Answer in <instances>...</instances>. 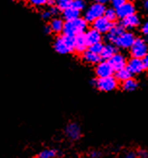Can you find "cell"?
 Here are the masks:
<instances>
[{"instance_id":"6da1fadb","label":"cell","mask_w":148,"mask_h":158,"mask_svg":"<svg viewBox=\"0 0 148 158\" xmlns=\"http://www.w3.org/2000/svg\"><path fill=\"white\" fill-rule=\"evenodd\" d=\"M75 46V36L59 34L53 41V50L59 54H69L74 52Z\"/></svg>"},{"instance_id":"7a4b0ae2","label":"cell","mask_w":148,"mask_h":158,"mask_svg":"<svg viewBox=\"0 0 148 158\" xmlns=\"http://www.w3.org/2000/svg\"><path fill=\"white\" fill-rule=\"evenodd\" d=\"M87 25H88V23L83 18L78 17L75 19L65 22L62 33L66 35L76 36L78 34L84 33L87 29Z\"/></svg>"},{"instance_id":"3957f363","label":"cell","mask_w":148,"mask_h":158,"mask_svg":"<svg viewBox=\"0 0 148 158\" xmlns=\"http://www.w3.org/2000/svg\"><path fill=\"white\" fill-rule=\"evenodd\" d=\"M94 85L98 90L102 92H110L115 90L118 86V81L113 76L105 77V78H97L93 81Z\"/></svg>"},{"instance_id":"277c9868","label":"cell","mask_w":148,"mask_h":158,"mask_svg":"<svg viewBox=\"0 0 148 158\" xmlns=\"http://www.w3.org/2000/svg\"><path fill=\"white\" fill-rule=\"evenodd\" d=\"M105 10H106L105 4H100V3L94 2L85 9L83 19L86 20L87 23H92L95 19L104 16Z\"/></svg>"},{"instance_id":"5b68a950","label":"cell","mask_w":148,"mask_h":158,"mask_svg":"<svg viewBox=\"0 0 148 158\" xmlns=\"http://www.w3.org/2000/svg\"><path fill=\"white\" fill-rule=\"evenodd\" d=\"M130 52L132 57L143 58L148 53V44L142 38H136L130 48Z\"/></svg>"},{"instance_id":"8992f818","label":"cell","mask_w":148,"mask_h":158,"mask_svg":"<svg viewBox=\"0 0 148 158\" xmlns=\"http://www.w3.org/2000/svg\"><path fill=\"white\" fill-rule=\"evenodd\" d=\"M64 134L67 137V139H69L70 141L73 142L78 141L82 136V127L79 126L78 123L75 121H71L69 123H67V125L65 126Z\"/></svg>"},{"instance_id":"52a82bcc","label":"cell","mask_w":148,"mask_h":158,"mask_svg":"<svg viewBox=\"0 0 148 158\" xmlns=\"http://www.w3.org/2000/svg\"><path fill=\"white\" fill-rule=\"evenodd\" d=\"M134 40H136V36H134V34L133 32L124 30L117 37V39L115 40V42L113 44L117 48H120V49L127 50V49H130L133 43L134 42Z\"/></svg>"},{"instance_id":"ba28073f","label":"cell","mask_w":148,"mask_h":158,"mask_svg":"<svg viewBox=\"0 0 148 158\" xmlns=\"http://www.w3.org/2000/svg\"><path fill=\"white\" fill-rule=\"evenodd\" d=\"M114 73V70L109 60H101L96 64L95 67V74L97 78H105L112 76Z\"/></svg>"},{"instance_id":"9c48e42d","label":"cell","mask_w":148,"mask_h":158,"mask_svg":"<svg viewBox=\"0 0 148 158\" xmlns=\"http://www.w3.org/2000/svg\"><path fill=\"white\" fill-rule=\"evenodd\" d=\"M126 67L131 72L132 75H138L140 73H142L145 69L143 59L138 57H132L131 59L128 60Z\"/></svg>"},{"instance_id":"30bf717a","label":"cell","mask_w":148,"mask_h":158,"mask_svg":"<svg viewBox=\"0 0 148 158\" xmlns=\"http://www.w3.org/2000/svg\"><path fill=\"white\" fill-rule=\"evenodd\" d=\"M113 25V23L107 20L104 16L101 17L97 19H95L92 23V27L94 29H96L99 31L101 34H106L109 32V30L111 28V26Z\"/></svg>"},{"instance_id":"8fae6325","label":"cell","mask_w":148,"mask_h":158,"mask_svg":"<svg viewBox=\"0 0 148 158\" xmlns=\"http://www.w3.org/2000/svg\"><path fill=\"white\" fill-rule=\"evenodd\" d=\"M116 10V14H117V18L119 19H124L130 15H133V14H136V6L131 1H126L121 5L120 7H118Z\"/></svg>"},{"instance_id":"7c38bea8","label":"cell","mask_w":148,"mask_h":158,"mask_svg":"<svg viewBox=\"0 0 148 158\" xmlns=\"http://www.w3.org/2000/svg\"><path fill=\"white\" fill-rule=\"evenodd\" d=\"M109 62L110 63V65L112 66L113 70L116 71L119 70L121 68L126 67L127 64V59L125 57L124 54L119 53V52H115L113 56L109 59Z\"/></svg>"},{"instance_id":"4fadbf2b","label":"cell","mask_w":148,"mask_h":158,"mask_svg":"<svg viewBox=\"0 0 148 158\" xmlns=\"http://www.w3.org/2000/svg\"><path fill=\"white\" fill-rule=\"evenodd\" d=\"M64 23H65V20L62 18H59L57 16L52 17L49 22V25L51 29V33L56 34V35L61 34L63 32Z\"/></svg>"},{"instance_id":"5bb4252c","label":"cell","mask_w":148,"mask_h":158,"mask_svg":"<svg viewBox=\"0 0 148 158\" xmlns=\"http://www.w3.org/2000/svg\"><path fill=\"white\" fill-rule=\"evenodd\" d=\"M88 49L84 33H80L75 36V46H74V52L82 54L84 51Z\"/></svg>"},{"instance_id":"9a60e30c","label":"cell","mask_w":148,"mask_h":158,"mask_svg":"<svg viewBox=\"0 0 148 158\" xmlns=\"http://www.w3.org/2000/svg\"><path fill=\"white\" fill-rule=\"evenodd\" d=\"M84 36H85L86 42L88 46L96 44V43H100V42H102V40H103L102 34H101L99 31H97L96 29H94L93 27L85 31Z\"/></svg>"},{"instance_id":"2e32d148","label":"cell","mask_w":148,"mask_h":158,"mask_svg":"<svg viewBox=\"0 0 148 158\" xmlns=\"http://www.w3.org/2000/svg\"><path fill=\"white\" fill-rule=\"evenodd\" d=\"M139 23H140L139 18L136 14H133V15H130L122 19V22H121L120 24L124 27V29H134V28H136V27H138Z\"/></svg>"},{"instance_id":"e0dca14e","label":"cell","mask_w":148,"mask_h":158,"mask_svg":"<svg viewBox=\"0 0 148 158\" xmlns=\"http://www.w3.org/2000/svg\"><path fill=\"white\" fill-rule=\"evenodd\" d=\"M82 59L87 64L94 65V64H97L99 61H101V59H102V58H101L100 54L93 52L90 50L87 49L86 51H84L82 53Z\"/></svg>"},{"instance_id":"ac0fdd59","label":"cell","mask_w":148,"mask_h":158,"mask_svg":"<svg viewBox=\"0 0 148 158\" xmlns=\"http://www.w3.org/2000/svg\"><path fill=\"white\" fill-rule=\"evenodd\" d=\"M124 27L121 24H113L111 26V28L109 30V32L106 33V40L109 41L110 43H114L117 37L120 35L121 33L124 31Z\"/></svg>"},{"instance_id":"d6986e66","label":"cell","mask_w":148,"mask_h":158,"mask_svg":"<svg viewBox=\"0 0 148 158\" xmlns=\"http://www.w3.org/2000/svg\"><path fill=\"white\" fill-rule=\"evenodd\" d=\"M61 152L57 148H44L39 152L34 158H57L61 156Z\"/></svg>"},{"instance_id":"ffe728a7","label":"cell","mask_w":148,"mask_h":158,"mask_svg":"<svg viewBox=\"0 0 148 158\" xmlns=\"http://www.w3.org/2000/svg\"><path fill=\"white\" fill-rule=\"evenodd\" d=\"M115 52H117L116 46L112 43H107V44L104 45L103 50L100 53V56L104 60H109Z\"/></svg>"},{"instance_id":"44dd1931","label":"cell","mask_w":148,"mask_h":158,"mask_svg":"<svg viewBox=\"0 0 148 158\" xmlns=\"http://www.w3.org/2000/svg\"><path fill=\"white\" fill-rule=\"evenodd\" d=\"M62 12V19L67 22V20H72V19H75L78 17H80V11L75 9L74 7H69V8H67Z\"/></svg>"},{"instance_id":"7402d4cb","label":"cell","mask_w":148,"mask_h":158,"mask_svg":"<svg viewBox=\"0 0 148 158\" xmlns=\"http://www.w3.org/2000/svg\"><path fill=\"white\" fill-rule=\"evenodd\" d=\"M138 81L133 79L132 77L129 78L128 80L122 81V89L125 91H128V92H132V91H134L136 89L138 88Z\"/></svg>"},{"instance_id":"603a6c76","label":"cell","mask_w":148,"mask_h":158,"mask_svg":"<svg viewBox=\"0 0 148 158\" xmlns=\"http://www.w3.org/2000/svg\"><path fill=\"white\" fill-rule=\"evenodd\" d=\"M131 77H132L131 72L127 69V67H124V68H121V69L115 71V77L114 78H115L118 81H124Z\"/></svg>"},{"instance_id":"cb8c5ba5","label":"cell","mask_w":148,"mask_h":158,"mask_svg":"<svg viewBox=\"0 0 148 158\" xmlns=\"http://www.w3.org/2000/svg\"><path fill=\"white\" fill-rule=\"evenodd\" d=\"M104 17L111 23H114L118 19L117 14H116V10L114 9L113 7H111V8H106L105 13H104Z\"/></svg>"},{"instance_id":"d4e9b609","label":"cell","mask_w":148,"mask_h":158,"mask_svg":"<svg viewBox=\"0 0 148 158\" xmlns=\"http://www.w3.org/2000/svg\"><path fill=\"white\" fill-rule=\"evenodd\" d=\"M26 3H27L32 8H43V7L46 6L48 4V0H25Z\"/></svg>"},{"instance_id":"484cf974","label":"cell","mask_w":148,"mask_h":158,"mask_svg":"<svg viewBox=\"0 0 148 158\" xmlns=\"http://www.w3.org/2000/svg\"><path fill=\"white\" fill-rule=\"evenodd\" d=\"M73 0H55V6L59 9V11H63L72 6Z\"/></svg>"},{"instance_id":"4316f807","label":"cell","mask_w":148,"mask_h":158,"mask_svg":"<svg viewBox=\"0 0 148 158\" xmlns=\"http://www.w3.org/2000/svg\"><path fill=\"white\" fill-rule=\"evenodd\" d=\"M72 7L78 11H83L86 7V2L85 0H73L72 1Z\"/></svg>"},{"instance_id":"83f0119b","label":"cell","mask_w":148,"mask_h":158,"mask_svg":"<svg viewBox=\"0 0 148 158\" xmlns=\"http://www.w3.org/2000/svg\"><path fill=\"white\" fill-rule=\"evenodd\" d=\"M103 47H104V44L102 42H100V43H96V44L88 46V50H90L91 52H95V53L100 54L101 52H102V50H103Z\"/></svg>"},{"instance_id":"f1b7e54d","label":"cell","mask_w":148,"mask_h":158,"mask_svg":"<svg viewBox=\"0 0 148 158\" xmlns=\"http://www.w3.org/2000/svg\"><path fill=\"white\" fill-rule=\"evenodd\" d=\"M53 16L51 15V13L50 11V9H45L41 12V19L43 20H46V22H50V19L52 18Z\"/></svg>"},{"instance_id":"f546056e","label":"cell","mask_w":148,"mask_h":158,"mask_svg":"<svg viewBox=\"0 0 148 158\" xmlns=\"http://www.w3.org/2000/svg\"><path fill=\"white\" fill-rule=\"evenodd\" d=\"M124 158H138L137 150H133V149L127 150L124 153Z\"/></svg>"},{"instance_id":"4dcf8cb0","label":"cell","mask_w":148,"mask_h":158,"mask_svg":"<svg viewBox=\"0 0 148 158\" xmlns=\"http://www.w3.org/2000/svg\"><path fill=\"white\" fill-rule=\"evenodd\" d=\"M138 158H148V150L145 148H138L137 150Z\"/></svg>"},{"instance_id":"1f68e13d","label":"cell","mask_w":148,"mask_h":158,"mask_svg":"<svg viewBox=\"0 0 148 158\" xmlns=\"http://www.w3.org/2000/svg\"><path fill=\"white\" fill-rule=\"evenodd\" d=\"M89 156L90 158H100L102 157V152L98 149H92L89 152Z\"/></svg>"},{"instance_id":"d6a6232c","label":"cell","mask_w":148,"mask_h":158,"mask_svg":"<svg viewBox=\"0 0 148 158\" xmlns=\"http://www.w3.org/2000/svg\"><path fill=\"white\" fill-rule=\"evenodd\" d=\"M125 1H126V0H112V1H111L112 2V7L114 9H117L118 7H120Z\"/></svg>"},{"instance_id":"836d02e7","label":"cell","mask_w":148,"mask_h":158,"mask_svg":"<svg viewBox=\"0 0 148 158\" xmlns=\"http://www.w3.org/2000/svg\"><path fill=\"white\" fill-rule=\"evenodd\" d=\"M50 13H51V15L53 16V17H56V16H58V14H59V9L57 8V7L54 5V6H50Z\"/></svg>"},{"instance_id":"e575fe53","label":"cell","mask_w":148,"mask_h":158,"mask_svg":"<svg viewBox=\"0 0 148 158\" xmlns=\"http://www.w3.org/2000/svg\"><path fill=\"white\" fill-rule=\"evenodd\" d=\"M141 32H142L143 35L148 36V20H146L142 24V26H141Z\"/></svg>"},{"instance_id":"d590c367","label":"cell","mask_w":148,"mask_h":158,"mask_svg":"<svg viewBox=\"0 0 148 158\" xmlns=\"http://www.w3.org/2000/svg\"><path fill=\"white\" fill-rule=\"evenodd\" d=\"M44 32L46 34V35H50V34H51V29H50V27L49 24H46L44 26Z\"/></svg>"},{"instance_id":"8d00e7d4","label":"cell","mask_w":148,"mask_h":158,"mask_svg":"<svg viewBox=\"0 0 148 158\" xmlns=\"http://www.w3.org/2000/svg\"><path fill=\"white\" fill-rule=\"evenodd\" d=\"M143 59V63H144V67H145V69L148 71V53L146 54V56L142 58Z\"/></svg>"},{"instance_id":"74e56055","label":"cell","mask_w":148,"mask_h":158,"mask_svg":"<svg viewBox=\"0 0 148 158\" xmlns=\"http://www.w3.org/2000/svg\"><path fill=\"white\" fill-rule=\"evenodd\" d=\"M93 1L96 3H100V4H106L109 0H93Z\"/></svg>"},{"instance_id":"f35d334b","label":"cell","mask_w":148,"mask_h":158,"mask_svg":"<svg viewBox=\"0 0 148 158\" xmlns=\"http://www.w3.org/2000/svg\"><path fill=\"white\" fill-rule=\"evenodd\" d=\"M48 6H54L55 5V0H48Z\"/></svg>"},{"instance_id":"ab89813d","label":"cell","mask_w":148,"mask_h":158,"mask_svg":"<svg viewBox=\"0 0 148 158\" xmlns=\"http://www.w3.org/2000/svg\"><path fill=\"white\" fill-rule=\"evenodd\" d=\"M143 8L144 10L148 11V0H144L143 1Z\"/></svg>"},{"instance_id":"60d3db41","label":"cell","mask_w":148,"mask_h":158,"mask_svg":"<svg viewBox=\"0 0 148 158\" xmlns=\"http://www.w3.org/2000/svg\"><path fill=\"white\" fill-rule=\"evenodd\" d=\"M10 1H12V2H18V1H21V0H10Z\"/></svg>"},{"instance_id":"b9f144b4","label":"cell","mask_w":148,"mask_h":158,"mask_svg":"<svg viewBox=\"0 0 148 158\" xmlns=\"http://www.w3.org/2000/svg\"><path fill=\"white\" fill-rule=\"evenodd\" d=\"M109 1H112V0H109Z\"/></svg>"},{"instance_id":"7bdbcfd3","label":"cell","mask_w":148,"mask_h":158,"mask_svg":"<svg viewBox=\"0 0 148 158\" xmlns=\"http://www.w3.org/2000/svg\"><path fill=\"white\" fill-rule=\"evenodd\" d=\"M147 44H148V43H147Z\"/></svg>"}]
</instances>
